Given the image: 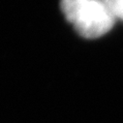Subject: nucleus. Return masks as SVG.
Returning <instances> with one entry per match:
<instances>
[{"label":"nucleus","mask_w":123,"mask_h":123,"mask_svg":"<svg viewBox=\"0 0 123 123\" xmlns=\"http://www.w3.org/2000/svg\"><path fill=\"white\" fill-rule=\"evenodd\" d=\"M115 18L103 0H89L80 11L73 24L80 36L95 39L110 31Z\"/></svg>","instance_id":"1"},{"label":"nucleus","mask_w":123,"mask_h":123,"mask_svg":"<svg viewBox=\"0 0 123 123\" xmlns=\"http://www.w3.org/2000/svg\"><path fill=\"white\" fill-rule=\"evenodd\" d=\"M88 1L89 0H61V10L67 20L73 23L80 11Z\"/></svg>","instance_id":"2"},{"label":"nucleus","mask_w":123,"mask_h":123,"mask_svg":"<svg viewBox=\"0 0 123 123\" xmlns=\"http://www.w3.org/2000/svg\"><path fill=\"white\" fill-rule=\"evenodd\" d=\"M115 18L123 20V0H103Z\"/></svg>","instance_id":"3"}]
</instances>
